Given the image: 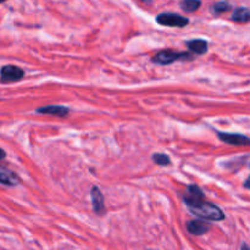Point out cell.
I'll list each match as a JSON object with an SVG mask.
<instances>
[{"label": "cell", "mask_w": 250, "mask_h": 250, "mask_svg": "<svg viewBox=\"0 0 250 250\" xmlns=\"http://www.w3.org/2000/svg\"><path fill=\"white\" fill-rule=\"evenodd\" d=\"M187 208L194 216L200 217L203 220H208V221H222V220H225L224 211L217 205L204 202V200L189 205Z\"/></svg>", "instance_id": "1"}, {"label": "cell", "mask_w": 250, "mask_h": 250, "mask_svg": "<svg viewBox=\"0 0 250 250\" xmlns=\"http://www.w3.org/2000/svg\"><path fill=\"white\" fill-rule=\"evenodd\" d=\"M192 54L189 53H180V51L173 50H164L156 54L153 58V62L159 63V65H170L178 60H190Z\"/></svg>", "instance_id": "2"}, {"label": "cell", "mask_w": 250, "mask_h": 250, "mask_svg": "<svg viewBox=\"0 0 250 250\" xmlns=\"http://www.w3.org/2000/svg\"><path fill=\"white\" fill-rule=\"evenodd\" d=\"M158 23L163 24L166 27H178L182 28L189 23V20L187 17H183L178 14H173V12H164L156 17Z\"/></svg>", "instance_id": "3"}, {"label": "cell", "mask_w": 250, "mask_h": 250, "mask_svg": "<svg viewBox=\"0 0 250 250\" xmlns=\"http://www.w3.org/2000/svg\"><path fill=\"white\" fill-rule=\"evenodd\" d=\"M24 76V71L15 65H5L0 68V82L11 83L22 80Z\"/></svg>", "instance_id": "4"}, {"label": "cell", "mask_w": 250, "mask_h": 250, "mask_svg": "<svg viewBox=\"0 0 250 250\" xmlns=\"http://www.w3.org/2000/svg\"><path fill=\"white\" fill-rule=\"evenodd\" d=\"M220 141L224 143L229 144V146H250V138L244 136V134L239 133H226V132H219L217 133Z\"/></svg>", "instance_id": "5"}, {"label": "cell", "mask_w": 250, "mask_h": 250, "mask_svg": "<svg viewBox=\"0 0 250 250\" xmlns=\"http://www.w3.org/2000/svg\"><path fill=\"white\" fill-rule=\"evenodd\" d=\"M211 226L203 220H192L187 222V231L193 236H203L210 231Z\"/></svg>", "instance_id": "6"}, {"label": "cell", "mask_w": 250, "mask_h": 250, "mask_svg": "<svg viewBox=\"0 0 250 250\" xmlns=\"http://www.w3.org/2000/svg\"><path fill=\"white\" fill-rule=\"evenodd\" d=\"M202 200H204V192H203L198 186H189V187H188L187 194L183 197L185 204L187 205V207H189V205L195 204V203L198 202H202Z\"/></svg>", "instance_id": "7"}, {"label": "cell", "mask_w": 250, "mask_h": 250, "mask_svg": "<svg viewBox=\"0 0 250 250\" xmlns=\"http://www.w3.org/2000/svg\"><path fill=\"white\" fill-rule=\"evenodd\" d=\"M20 183V177L5 166H0V185L14 187Z\"/></svg>", "instance_id": "8"}, {"label": "cell", "mask_w": 250, "mask_h": 250, "mask_svg": "<svg viewBox=\"0 0 250 250\" xmlns=\"http://www.w3.org/2000/svg\"><path fill=\"white\" fill-rule=\"evenodd\" d=\"M90 197H92V205L93 210L95 214L103 215L105 212V204H104V197H103L102 192L98 187H93L92 192H90Z\"/></svg>", "instance_id": "9"}, {"label": "cell", "mask_w": 250, "mask_h": 250, "mask_svg": "<svg viewBox=\"0 0 250 250\" xmlns=\"http://www.w3.org/2000/svg\"><path fill=\"white\" fill-rule=\"evenodd\" d=\"M38 114L43 115H53V116H59V117H65L68 114V107L61 106V105H49V106H43L39 107L36 110Z\"/></svg>", "instance_id": "10"}, {"label": "cell", "mask_w": 250, "mask_h": 250, "mask_svg": "<svg viewBox=\"0 0 250 250\" xmlns=\"http://www.w3.org/2000/svg\"><path fill=\"white\" fill-rule=\"evenodd\" d=\"M187 45L193 53L198 55H203L208 51V43L203 39H193V41L187 42Z\"/></svg>", "instance_id": "11"}, {"label": "cell", "mask_w": 250, "mask_h": 250, "mask_svg": "<svg viewBox=\"0 0 250 250\" xmlns=\"http://www.w3.org/2000/svg\"><path fill=\"white\" fill-rule=\"evenodd\" d=\"M232 20L236 22H248L250 21V10L247 7L236 9L232 14Z\"/></svg>", "instance_id": "12"}, {"label": "cell", "mask_w": 250, "mask_h": 250, "mask_svg": "<svg viewBox=\"0 0 250 250\" xmlns=\"http://www.w3.org/2000/svg\"><path fill=\"white\" fill-rule=\"evenodd\" d=\"M200 5H202V1H200V0H183V1L181 2V7H182L186 12L197 11L200 7Z\"/></svg>", "instance_id": "13"}, {"label": "cell", "mask_w": 250, "mask_h": 250, "mask_svg": "<svg viewBox=\"0 0 250 250\" xmlns=\"http://www.w3.org/2000/svg\"><path fill=\"white\" fill-rule=\"evenodd\" d=\"M229 9H231V5H229L227 1H219L211 6V11L216 15L229 11Z\"/></svg>", "instance_id": "14"}, {"label": "cell", "mask_w": 250, "mask_h": 250, "mask_svg": "<svg viewBox=\"0 0 250 250\" xmlns=\"http://www.w3.org/2000/svg\"><path fill=\"white\" fill-rule=\"evenodd\" d=\"M153 161L155 164H158L159 166H167L171 164L170 158L167 155H165V154H154Z\"/></svg>", "instance_id": "15"}, {"label": "cell", "mask_w": 250, "mask_h": 250, "mask_svg": "<svg viewBox=\"0 0 250 250\" xmlns=\"http://www.w3.org/2000/svg\"><path fill=\"white\" fill-rule=\"evenodd\" d=\"M5 158H6V153H5V151L0 148V160H4Z\"/></svg>", "instance_id": "16"}, {"label": "cell", "mask_w": 250, "mask_h": 250, "mask_svg": "<svg viewBox=\"0 0 250 250\" xmlns=\"http://www.w3.org/2000/svg\"><path fill=\"white\" fill-rule=\"evenodd\" d=\"M241 250H250V247L247 243H243L241 247Z\"/></svg>", "instance_id": "17"}, {"label": "cell", "mask_w": 250, "mask_h": 250, "mask_svg": "<svg viewBox=\"0 0 250 250\" xmlns=\"http://www.w3.org/2000/svg\"><path fill=\"white\" fill-rule=\"evenodd\" d=\"M244 187L248 188V189H250V177L246 181V183H244Z\"/></svg>", "instance_id": "18"}, {"label": "cell", "mask_w": 250, "mask_h": 250, "mask_svg": "<svg viewBox=\"0 0 250 250\" xmlns=\"http://www.w3.org/2000/svg\"><path fill=\"white\" fill-rule=\"evenodd\" d=\"M144 2H151V0H143Z\"/></svg>", "instance_id": "19"}, {"label": "cell", "mask_w": 250, "mask_h": 250, "mask_svg": "<svg viewBox=\"0 0 250 250\" xmlns=\"http://www.w3.org/2000/svg\"><path fill=\"white\" fill-rule=\"evenodd\" d=\"M4 1H6V0H0V2H4Z\"/></svg>", "instance_id": "20"}]
</instances>
